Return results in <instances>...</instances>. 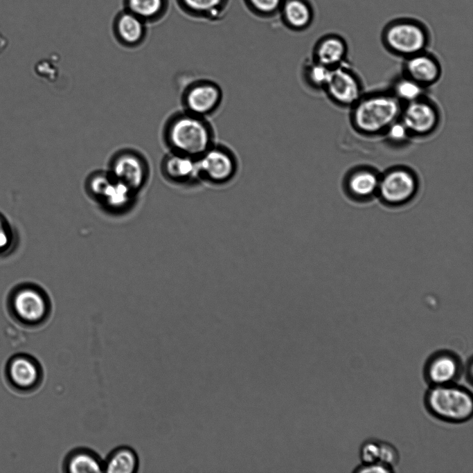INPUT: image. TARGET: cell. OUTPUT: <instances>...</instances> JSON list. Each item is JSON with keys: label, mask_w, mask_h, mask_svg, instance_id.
Returning <instances> with one entry per match:
<instances>
[{"label": "cell", "mask_w": 473, "mask_h": 473, "mask_svg": "<svg viewBox=\"0 0 473 473\" xmlns=\"http://www.w3.org/2000/svg\"><path fill=\"white\" fill-rule=\"evenodd\" d=\"M146 24L141 18L123 8L118 12L114 19V31L123 43L136 45L145 37Z\"/></svg>", "instance_id": "18"}, {"label": "cell", "mask_w": 473, "mask_h": 473, "mask_svg": "<svg viewBox=\"0 0 473 473\" xmlns=\"http://www.w3.org/2000/svg\"><path fill=\"white\" fill-rule=\"evenodd\" d=\"M3 373L8 386L20 394L35 391L43 380L40 363L27 353H17L11 356L5 365Z\"/></svg>", "instance_id": "8"}, {"label": "cell", "mask_w": 473, "mask_h": 473, "mask_svg": "<svg viewBox=\"0 0 473 473\" xmlns=\"http://www.w3.org/2000/svg\"><path fill=\"white\" fill-rule=\"evenodd\" d=\"M20 243L19 233L8 217L0 211V259L12 256Z\"/></svg>", "instance_id": "25"}, {"label": "cell", "mask_w": 473, "mask_h": 473, "mask_svg": "<svg viewBox=\"0 0 473 473\" xmlns=\"http://www.w3.org/2000/svg\"><path fill=\"white\" fill-rule=\"evenodd\" d=\"M324 89L336 103L350 106L361 98V85L348 68L341 64L331 69Z\"/></svg>", "instance_id": "12"}, {"label": "cell", "mask_w": 473, "mask_h": 473, "mask_svg": "<svg viewBox=\"0 0 473 473\" xmlns=\"http://www.w3.org/2000/svg\"><path fill=\"white\" fill-rule=\"evenodd\" d=\"M66 472L71 473L102 472L103 461L94 452L78 449L69 454L64 463Z\"/></svg>", "instance_id": "24"}, {"label": "cell", "mask_w": 473, "mask_h": 473, "mask_svg": "<svg viewBox=\"0 0 473 473\" xmlns=\"http://www.w3.org/2000/svg\"><path fill=\"white\" fill-rule=\"evenodd\" d=\"M354 472L357 473H386L392 472H393V470L380 462H375L367 464L362 463L360 466L357 467Z\"/></svg>", "instance_id": "32"}, {"label": "cell", "mask_w": 473, "mask_h": 473, "mask_svg": "<svg viewBox=\"0 0 473 473\" xmlns=\"http://www.w3.org/2000/svg\"><path fill=\"white\" fill-rule=\"evenodd\" d=\"M416 175L405 168H395L380 177L377 194L389 206H401L409 202L418 190Z\"/></svg>", "instance_id": "9"}, {"label": "cell", "mask_w": 473, "mask_h": 473, "mask_svg": "<svg viewBox=\"0 0 473 473\" xmlns=\"http://www.w3.org/2000/svg\"><path fill=\"white\" fill-rule=\"evenodd\" d=\"M138 467L136 453L126 446L115 449L103 461V472L108 473H133L137 471Z\"/></svg>", "instance_id": "21"}, {"label": "cell", "mask_w": 473, "mask_h": 473, "mask_svg": "<svg viewBox=\"0 0 473 473\" xmlns=\"http://www.w3.org/2000/svg\"><path fill=\"white\" fill-rule=\"evenodd\" d=\"M6 308L15 323L26 328H35L46 321L51 305L48 294L40 285L21 282L8 292Z\"/></svg>", "instance_id": "1"}, {"label": "cell", "mask_w": 473, "mask_h": 473, "mask_svg": "<svg viewBox=\"0 0 473 473\" xmlns=\"http://www.w3.org/2000/svg\"><path fill=\"white\" fill-rule=\"evenodd\" d=\"M399 460V453L395 447L389 443L380 441L379 462L393 469Z\"/></svg>", "instance_id": "29"}, {"label": "cell", "mask_w": 473, "mask_h": 473, "mask_svg": "<svg viewBox=\"0 0 473 473\" xmlns=\"http://www.w3.org/2000/svg\"><path fill=\"white\" fill-rule=\"evenodd\" d=\"M380 441L368 440L361 446L359 451L360 458L362 463H372L379 462Z\"/></svg>", "instance_id": "30"}, {"label": "cell", "mask_w": 473, "mask_h": 473, "mask_svg": "<svg viewBox=\"0 0 473 473\" xmlns=\"http://www.w3.org/2000/svg\"><path fill=\"white\" fill-rule=\"evenodd\" d=\"M180 8L190 16L217 19L225 10L229 0H177Z\"/></svg>", "instance_id": "23"}, {"label": "cell", "mask_w": 473, "mask_h": 473, "mask_svg": "<svg viewBox=\"0 0 473 473\" xmlns=\"http://www.w3.org/2000/svg\"><path fill=\"white\" fill-rule=\"evenodd\" d=\"M382 40L391 51L408 57L425 51L429 43V32L416 19L397 18L384 27Z\"/></svg>", "instance_id": "5"}, {"label": "cell", "mask_w": 473, "mask_h": 473, "mask_svg": "<svg viewBox=\"0 0 473 473\" xmlns=\"http://www.w3.org/2000/svg\"><path fill=\"white\" fill-rule=\"evenodd\" d=\"M331 69L314 60L306 62L303 75L306 83L315 89H323L328 82Z\"/></svg>", "instance_id": "26"}, {"label": "cell", "mask_w": 473, "mask_h": 473, "mask_svg": "<svg viewBox=\"0 0 473 473\" xmlns=\"http://www.w3.org/2000/svg\"><path fill=\"white\" fill-rule=\"evenodd\" d=\"M284 24L294 30L309 27L313 19V10L306 0H284L279 11Z\"/></svg>", "instance_id": "20"}, {"label": "cell", "mask_w": 473, "mask_h": 473, "mask_svg": "<svg viewBox=\"0 0 473 473\" xmlns=\"http://www.w3.org/2000/svg\"><path fill=\"white\" fill-rule=\"evenodd\" d=\"M423 86L409 78L400 80L395 86V96L407 102L421 98Z\"/></svg>", "instance_id": "27"}, {"label": "cell", "mask_w": 473, "mask_h": 473, "mask_svg": "<svg viewBox=\"0 0 473 473\" xmlns=\"http://www.w3.org/2000/svg\"><path fill=\"white\" fill-rule=\"evenodd\" d=\"M400 121L409 134L424 136L431 133L438 122V114L435 107L421 98L407 102L402 109Z\"/></svg>", "instance_id": "13"}, {"label": "cell", "mask_w": 473, "mask_h": 473, "mask_svg": "<svg viewBox=\"0 0 473 473\" xmlns=\"http://www.w3.org/2000/svg\"><path fill=\"white\" fill-rule=\"evenodd\" d=\"M354 105L353 125L358 131L367 134L386 131L402 111L400 100L390 94L369 96L360 98Z\"/></svg>", "instance_id": "4"}, {"label": "cell", "mask_w": 473, "mask_h": 473, "mask_svg": "<svg viewBox=\"0 0 473 473\" xmlns=\"http://www.w3.org/2000/svg\"><path fill=\"white\" fill-rule=\"evenodd\" d=\"M380 177L372 169L364 168L355 170L346 179L345 192L355 202H368L377 194Z\"/></svg>", "instance_id": "14"}, {"label": "cell", "mask_w": 473, "mask_h": 473, "mask_svg": "<svg viewBox=\"0 0 473 473\" xmlns=\"http://www.w3.org/2000/svg\"><path fill=\"white\" fill-rule=\"evenodd\" d=\"M222 100L221 87L209 79L195 81L188 87L184 96L186 111L205 118L215 112Z\"/></svg>", "instance_id": "10"}, {"label": "cell", "mask_w": 473, "mask_h": 473, "mask_svg": "<svg viewBox=\"0 0 473 473\" xmlns=\"http://www.w3.org/2000/svg\"><path fill=\"white\" fill-rule=\"evenodd\" d=\"M201 181L213 184H224L234 178L239 161L228 146L215 142L197 158Z\"/></svg>", "instance_id": "6"}, {"label": "cell", "mask_w": 473, "mask_h": 473, "mask_svg": "<svg viewBox=\"0 0 473 473\" xmlns=\"http://www.w3.org/2000/svg\"><path fill=\"white\" fill-rule=\"evenodd\" d=\"M386 132L389 138L395 141H404L409 135L403 123L398 120L392 123Z\"/></svg>", "instance_id": "31"}, {"label": "cell", "mask_w": 473, "mask_h": 473, "mask_svg": "<svg viewBox=\"0 0 473 473\" xmlns=\"http://www.w3.org/2000/svg\"><path fill=\"white\" fill-rule=\"evenodd\" d=\"M124 9L145 23L155 22L166 13L168 0H123Z\"/></svg>", "instance_id": "22"}, {"label": "cell", "mask_w": 473, "mask_h": 473, "mask_svg": "<svg viewBox=\"0 0 473 473\" xmlns=\"http://www.w3.org/2000/svg\"><path fill=\"white\" fill-rule=\"evenodd\" d=\"M249 9L258 16L270 17L280 11L284 0H244Z\"/></svg>", "instance_id": "28"}, {"label": "cell", "mask_w": 473, "mask_h": 473, "mask_svg": "<svg viewBox=\"0 0 473 473\" xmlns=\"http://www.w3.org/2000/svg\"><path fill=\"white\" fill-rule=\"evenodd\" d=\"M168 136L175 152L195 158L216 142L213 127L208 118L186 111L174 118Z\"/></svg>", "instance_id": "2"}, {"label": "cell", "mask_w": 473, "mask_h": 473, "mask_svg": "<svg viewBox=\"0 0 473 473\" xmlns=\"http://www.w3.org/2000/svg\"><path fill=\"white\" fill-rule=\"evenodd\" d=\"M404 69L408 78L422 86L434 83L440 73L438 62L423 52L408 57Z\"/></svg>", "instance_id": "17"}, {"label": "cell", "mask_w": 473, "mask_h": 473, "mask_svg": "<svg viewBox=\"0 0 473 473\" xmlns=\"http://www.w3.org/2000/svg\"><path fill=\"white\" fill-rule=\"evenodd\" d=\"M346 52L347 45L343 38L338 35L329 34L315 44L312 60L332 69L341 64Z\"/></svg>", "instance_id": "16"}, {"label": "cell", "mask_w": 473, "mask_h": 473, "mask_svg": "<svg viewBox=\"0 0 473 473\" xmlns=\"http://www.w3.org/2000/svg\"><path fill=\"white\" fill-rule=\"evenodd\" d=\"M461 359L452 351L440 350L431 355L425 363L424 376L431 386L456 383L463 373Z\"/></svg>", "instance_id": "11"}, {"label": "cell", "mask_w": 473, "mask_h": 473, "mask_svg": "<svg viewBox=\"0 0 473 473\" xmlns=\"http://www.w3.org/2000/svg\"><path fill=\"white\" fill-rule=\"evenodd\" d=\"M90 197L105 210L112 213L126 211L134 202L135 193L111 175L98 174L90 179Z\"/></svg>", "instance_id": "7"}, {"label": "cell", "mask_w": 473, "mask_h": 473, "mask_svg": "<svg viewBox=\"0 0 473 473\" xmlns=\"http://www.w3.org/2000/svg\"><path fill=\"white\" fill-rule=\"evenodd\" d=\"M111 175L134 193L142 187L145 180L143 163L139 157L130 154H123L116 159Z\"/></svg>", "instance_id": "15"}, {"label": "cell", "mask_w": 473, "mask_h": 473, "mask_svg": "<svg viewBox=\"0 0 473 473\" xmlns=\"http://www.w3.org/2000/svg\"><path fill=\"white\" fill-rule=\"evenodd\" d=\"M168 177L178 183H190L201 181L197 158L175 152L170 156L166 163Z\"/></svg>", "instance_id": "19"}, {"label": "cell", "mask_w": 473, "mask_h": 473, "mask_svg": "<svg viewBox=\"0 0 473 473\" xmlns=\"http://www.w3.org/2000/svg\"><path fill=\"white\" fill-rule=\"evenodd\" d=\"M425 405L434 417L447 422H466L473 413L472 393L456 383L431 386L425 393Z\"/></svg>", "instance_id": "3"}]
</instances>
